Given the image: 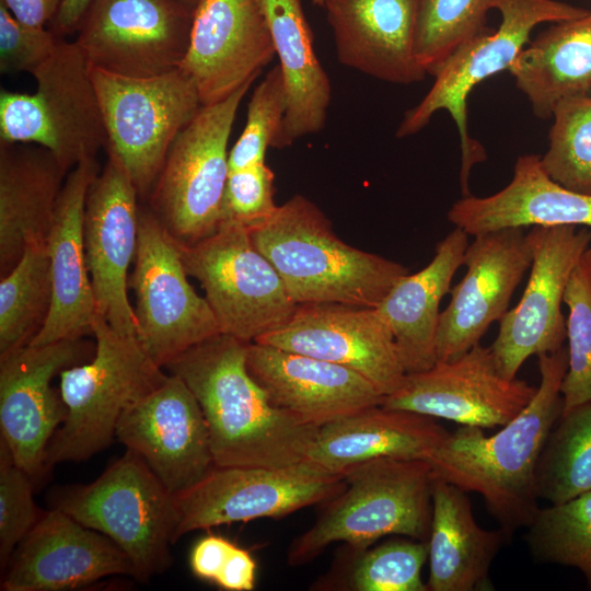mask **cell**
<instances>
[{"mask_svg":"<svg viewBox=\"0 0 591 591\" xmlns=\"http://www.w3.org/2000/svg\"><path fill=\"white\" fill-rule=\"evenodd\" d=\"M286 111V91L279 66L273 67L252 93L246 124L229 151V172L265 162Z\"/></svg>","mask_w":591,"mask_h":591,"instance_id":"cell-41","label":"cell"},{"mask_svg":"<svg viewBox=\"0 0 591 591\" xmlns=\"http://www.w3.org/2000/svg\"><path fill=\"white\" fill-rule=\"evenodd\" d=\"M40 518L34 502L31 476L13 460L0 439V563L7 567L18 545Z\"/></svg>","mask_w":591,"mask_h":591,"instance_id":"cell-42","label":"cell"},{"mask_svg":"<svg viewBox=\"0 0 591 591\" xmlns=\"http://www.w3.org/2000/svg\"><path fill=\"white\" fill-rule=\"evenodd\" d=\"M129 286L137 338L164 368L189 348L221 334L205 297L189 283L179 245L149 208L140 207L139 237Z\"/></svg>","mask_w":591,"mask_h":591,"instance_id":"cell-12","label":"cell"},{"mask_svg":"<svg viewBox=\"0 0 591 591\" xmlns=\"http://www.w3.org/2000/svg\"><path fill=\"white\" fill-rule=\"evenodd\" d=\"M536 387L503 376L491 348L478 344L454 359L406 373L402 385L384 396L381 405L485 429L502 427L513 419Z\"/></svg>","mask_w":591,"mask_h":591,"instance_id":"cell-16","label":"cell"},{"mask_svg":"<svg viewBox=\"0 0 591 591\" xmlns=\"http://www.w3.org/2000/svg\"><path fill=\"white\" fill-rule=\"evenodd\" d=\"M115 438L140 455L174 496L215 466L200 405L185 382L171 373L125 408Z\"/></svg>","mask_w":591,"mask_h":591,"instance_id":"cell-18","label":"cell"},{"mask_svg":"<svg viewBox=\"0 0 591 591\" xmlns=\"http://www.w3.org/2000/svg\"><path fill=\"white\" fill-rule=\"evenodd\" d=\"M58 35L45 26L20 22L0 3V71L33 74L55 51Z\"/></svg>","mask_w":591,"mask_h":591,"instance_id":"cell-44","label":"cell"},{"mask_svg":"<svg viewBox=\"0 0 591 591\" xmlns=\"http://www.w3.org/2000/svg\"><path fill=\"white\" fill-rule=\"evenodd\" d=\"M428 544L415 538L393 540L361 551L350 570L347 589L354 591H428L421 570Z\"/></svg>","mask_w":591,"mask_h":591,"instance_id":"cell-40","label":"cell"},{"mask_svg":"<svg viewBox=\"0 0 591 591\" xmlns=\"http://www.w3.org/2000/svg\"><path fill=\"white\" fill-rule=\"evenodd\" d=\"M256 343L349 368L384 396L394 393L406 376L393 334L376 308L298 304L282 326Z\"/></svg>","mask_w":591,"mask_h":591,"instance_id":"cell-20","label":"cell"},{"mask_svg":"<svg viewBox=\"0 0 591 591\" xmlns=\"http://www.w3.org/2000/svg\"><path fill=\"white\" fill-rule=\"evenodd\" d=\"M552 118L542 167L561 186L591 195V95L560 101Z\"/></svg>","mask_w":591,"mask_h":591,"instance_id":"cell-38","label":"cell"},{"mask_svg":"<svg viewBox=\"0 0 591 591\" xmlns=\"http://www.w3.org/2000/svg\"><path fill=\"white\" fill-rule=\"evenodd\" d=\"M344 479L345 489L291 543L289 565L308 564L336 542L361 552L387 535L428 541L433 477L426 460L379 457L349 468Z\"/></svg>","mask_w":591,"mask_h":591,"instance_id":"cell-4","label":"cell"},{"mask_svg":"<svg viewBox=\"0 0 591 591\" xmlns=\"http://www.w3.org/2000/svg\"><path fill=\"white\" fill-rule=\"evenodd\" d=\"M112 150L140 198H149L171 144L202 107L192 79L179 68L154 77H124L92 68Z\"/></svg>","mask_w":591,"mask_h":591,"instance_id":"cell-10","label":"cell"},{"mask_svg":"<svg viewBox=\"0 0 591 591\" xmlns=\"http://www.w3.org/2000/svg\"><path fill=\"white\" fill-rule=\"evenodd\" d=\"M490 0H417L415 55L436 76L464 45L489 32Z\"/></svg>","mask_w":591,"mask_h":591,"instance_id":"cell-36","label":"cell"},{"mask_svg":"<svg viewBox=\"0 0 591 591\" xmlns=\"http://www.w3.org/2000/svg\"><path fill=\"white\" fill-rule=\"evenodd\" d=\"M255 572L256 563L251 553L235 545L215 583L229 591H251Z\"/></svg>","mask_w":591,"mask_h":591,"instance_id":"cell-46","label":"cell"},{"mask_svg":"<svg viewBox=\"0 0 591 591\" xmlns=\"http://www.w3.org/2000/svg\"><path fill=\"white\" fill-rule=\"evenodd\" d=\"M297 304L343 303L376 308L409 269L340 240L310 199L291 197L248 229Z\"/></svg>","mask_w":591,"mask_h":591,"instance_id":"cell-3","label":"cell"},{"mask_svg":"<svg viewBox=\"0 0 591 591\" xmlns=\"http://www.w3.org/2000/svg\"><path fill=\"white\" fill-rule=\"evenodd\" d=\"M65 0H0L20 22L32 26L51 24Z\"/></svg>","mask_w":591,"mask_h":591,"instance_id":"cell-47","label":"cell"},{"mask_svg":"<svg viewBox=\"0 0 591 591\" xmlns=\"http://www.w3.org/2000/svg\"><path fill=\"white\" fill-rule=\"evenodd\" d=\"M286 91V111L273 148L320 132L332 101L331 80L317 59L300 0H259Z\"/></svg>","mask_w":591,"mask_h":591,"instance_id":"cell-32","label":"cell"},{"mask_svg":"<svg viewBox=\"0 0 591 591\" xmlns=\"http://www.w3.org/2000/svg\"><path fill=\"white\" fill-rule=\"evenodd\" d=\"M448 220L471 236L535 225L591 229V195L552 179L541 165V155L522 154L506 187L486 197L463 196L448 211Z\"/></svg>","mask_w":591,"mask_h":591,"instance_id":"cell-27","label":"cell"},{"mask_svg":"<svg viewBox=\"0 0 591 591\" xmlns=\"http://www.w3.org/2000/svg\"><path fill=\"white\" fill-rule=\"evenodd\" d=\"M345 487L343 475L309 461L279 467L215 465L174 496L179 512L175 540L222 524L286 517L326 502Z\"/></svg>","mask_w":591,"mask_h":591,"instance_id":"cell-13","label":"cell"},{"mask_svg":"<svg viewBox=\"0 0 591 591\" xmlns=\"http://www.w3.org/2000/svg\"><path fill=\"white\" fill-rule=\"evenodd\" d=\"M246 367L274 406L315 427L381 405L384 397L349 368L267 344L248 343Z\"/></svg>","mask_w":591,"mask_h":591,"instance_id":"cell-24","label":"cell"},{"mask_svg":"<svg viewBox=\"0 0 591 591\" xmlns=\"http://www.w3.org/2000/svg\"><path fill=\"white\" fill-rule=\"evenodd\" d=\"M106 151V163L92 181L85 200L86 263L96 314L118 333L137 337L127 288L138 246L140 197L119 158Z\"/></svg>","mask_w":591,"mask_h":591,"instance_id":"cell-17","label":"cell"},{"mask_svg":"<svg viewBox=\"0 0 591 591\" xmlns=\"http://www.w3.org/2000/svg\"><path fill=\"white\" fill-rule=\"evenodd\" d=\"M115 575L135 578L128 556L111 538L55 507L13 552L1 590H73Z\"/></svg>","mask_w":591,"mask_h":591,"instance_id":"cell-23","label":"cell"},{"mask_svg":"<svg viewBox=\"0 0 591 591\" xmlns=\"http://www.w3.org/2000/svg\"><path fill=\"white\" fill-rule=\"evenodd\" d=\"M68 173L47 149L0 142V269L9 273L30 245L47 242Z\"/></svg>","mask_w":591,"mask_h":591,"instance_id":"cell-29","label":"cell"},{"mask_svg":"<svg viewBox=\"0 0 591 591\" xmlns=\"http://www.w3.org/2000/svg\"><path fill=\"white\" fill-rule=\"evenodd\" d=\"M184 4L190 8L193 11L200 0H181Z\"/></svg>","mask_w":591,"mask_h":591,"instance_id":"cell-49","label":"cell"},{"mask_svg":"<svg viewBox=\"0 0 591 591\" xmlns=\"http://www.w3.org/2000/svg\"><path fill=\"white\" fill-rule=\"evenodd\" d=\"M526 530L536 561L578 569L591 591V491L540 508Z\"/></svg>","mask_w":591,"mask_h":591,"instance_id":"cell-37","label":"cell"},{"mask_svg":"<svg viewBox=\"0 0 591 591\" xmlns=\"http://www.w3.org/2000/svg\"><path fill=\"white\" fill-rule=\"evenodd\" d=\"M468 236L454 227L437 243L431 262L402 277L376 306L393 334L406 373L425 371L437 362L440 302L464 263Z\"/></svg>","mask_w":591,"mask_h":591,"instance_id":"cell-31","label":"cell"},{"mask_svg":"<svg viewBox=\"0 0 591 591\" xmlns=\"http://www.w3.org/2000/svg\"><path fill=\"white\" fill-rule=\"evenodd\" d=\"M99 172L95 159L84 161L68 173L62 185L47 237L51 306L31 346L92 334L96 303L85 255L84 210L89 187Z\"/></svg>","mask_w":591,"mask_h":591,"instance_id":"cell-25","label":"cell"},{"mask_svg":"<svg viewBox=\"0 0 591 591\" xmlns=\"http://www.w3.org/2000/svg\"><path fill=\"white\" fill-rule=\"evenodd\" d=\"M192 22L181 0H91L74 42L92 68L154 77L179 68Z\"/></svg>","mask_w":591,"mask_h":591,"instance_id":"cell-14","label":"cell"},{"mask_svg":"<svg viewBox=\"0 0 591 591\" xmlns=\"http://www.w3.org/2000/svg\"><path fill=\"white\" fill-rule=\"evenodd\" d=\"M538 357L540 384L529 404L496 433L461 426L426 460L432 476L484 499L507 537L528 528L538 509L535 468L564 409L566 346Z\"/></svg>","mask_w":591,"mask_h":591,"instance_id":"cell-1","label":"cell"},{"mask_svg":"<svg viewBox=\"0 0 591 591\" xmlns=\"http://www.w3.org/2000/svg\"><path fill=\"white\" fill-rule=\"evenodd\" d=\"M248 343L216 335L164 368L202 410L216 466L279 467L303 462L318 428L274 406L246 367Z\"/></svg>","mask_w":591,"mask_h":591,"instance_id":"cell-2","label":"cell"},{"mask_svg":"<svg viewBox=\"0 0 591 591\" xmlns=\"http://www.w3.org/2000/svg\"><path fill=\"white\" fill-rule=\"evenodd\" d=\"M528 236L532 263L526 287L518 304L499 321L490 346L498 371L508 379L517 378L531 356L564 346L566 320L561 304L570 275L590 247L591 229L535 225Z\"/></svg>","mask_w":591,"mask_h":591,"instance_id":"cell-15","label":"cell"},{"mask_svg":"<svg viewBox=\"0 0 591 591\" xmlns=\"http://www.w3.org/2000/svg\"><path fill=\"white\" fill-rule=\"evenodd\" d=\"M234 546V543L220 535L208 534L199 538L189 555L193 573L215 583Z\"/></svg>","mask_w":591,"mask_h":591,"instance_id":"cell-45","label":"cell"},{"mask_svg":"<svg viewBox=\"0 0 591 591\" xmlns=\"http://www.w3.org/2000/svg\"><path fill=\"white\" fill-rule=\"evenodd\" d=\"M47 242L30 245L0 281V357L31 343L50 311Z\"/></svg>","mask_w":591,"mask_h":591,"instance_id":"cell-34","label":"cell"},{"mask_svg":"<svg viewBox=\"0 0 591 591\" xmlns=\"http://www.w3.org/2000/svg\"><path fill=\"white\" fill-rule=\"evenodd\" d=\"M90 2L91 0H65L59 13L50 24V30L58 36L76 32Z\"/></svg>","mask_w":591,"mask_h":591,"instance_id":"cell-48","label":"cell"},{"mask_svg":"<svg viewBox=\"0 0 591 591\" xmlns=\"http://www.w3.org/2000/svg\"><path fill=\"white\" fill-rule=\"evenodd\" d=\"M417 0H325L337 59L344 66L394 84L426 77L415 55Z\"/></svg>","mask_w":591,"mask_h":591,"instance_id":"cell-26","label":"cell"},{"mask_svg":"<svg viewBox=\"0 0 591 591\" xmlns=\"http://www.w3.org/2000/svg\"><path fill=\"white\" fill-rule=\"evenodd\" d=\"M274 172L265 162L230 171L223 196L222 221H237L251 229L269 219L278 208L274 201Z\"/></svg>","mask_w":591,"mask_h":591,"instance_id":"cell-43","label":"cell"},{"mask_svg":"<svg viewBox=\"0 0 591 591\" xmlns=\"http://www.w3.org/2000/svg\"><path fill=\"white\" fill-rule=\"evenodd\" d=\"M32 76L31 94L1 89L0 142L40 146L67 173L95 159L107 136L92 67L76 42L60 38Z\"/></svg>","mask_w":591,"mask_h":591,"instance_id":"cell-6","label":"cell"},{"mask_svg":"<svg viewBox=\"0 0 591 591\" xmlns=\"http://www.w3.org/2000/svg\"><path fill=\"white\" fill-rule=\"evenodd\" d=\"M313 4L323 7L325 0H311Z\"/></svg>","mask_w":591,"mask_h":591,"instance_id":"cell-50","label":"cell"},{"mask_svg":"<svg viewBox=\"0 0 591 591\" xmlns=\"http://www.w3.org/2000/svg\"><path fill=\"white\" fill-rule=\"evenodd\" d=\"M591 491V401L561 414L535 468L538 499L561 503Z\"/></svg>","mask_w":591,"mask_h":591,"instance_id":"cell-35","label":"cell"},{"mask_svg":"<svg viewBox=\"0 0 591 591\" xmlns=\"http://www.w3.org/2000/svg\"><path fill=\"white\" fill-rule=\"evenodd\" d=\"M251 85L202 105L170 147L148 199L150 209L178 244H195L221 224L229 175L228 142Z\"/></svg>","mask_w":591,"mask_h":591,"instance_id":"cell-9","label":"cell"},{"mask_svg":"<svg viewBox=\"0 0 591 591\" xmlns=\"http://www.w3.org/2000/svg\"><path fill=\"white\" fill-rule=\"evenodd\" d=\"M92 334V359L59 373L67 413L48 445L45 468L85 461L108 447L125 408L167 376L136 336L118 333L101 315Z\"/></svg>","mask_w":591,"mask_h":591,"instance_id":"cell-5","label":"cell"},{"mask_svg":"<svg viewBox=\"0 0 591 591\" xmlns=\"http://www.w3.org/2000/svg\"><path fill=\"white\" fill-rule=\"evenodd\" d=\"M431 497L428 591L494 590L490 568L508 538L503 531L483 529L467 491L453 484L433 477Z\"/></svg>","mask_w":591,"mask_h":591,"instance_id":"cell-30","label":"cell"},{"mask_svg":"<svg viewBox=\"0 0 591 591\" xmlns=\"http://www.w3.org/2000/svg\"><path fill=\"white\" fill-rule=\"evenodd\" d=\"M463 265L464 277L451 289L440 313L437 361L454 359L480 344L488 327L500 321L532 263L524 228H508L473 236Z\"/></svg>","mask_w":591,"mask_h":591,"instance_id":"cell-21","label":"cell"},{"mask_svg":"<svg viewBox=\"0 0 591 591\" xmlns=\"http://www.w3.org/2000/svg\"><path fill=\"white\" fill-rule=\"evenodd\" d=\"M56 508L111 538L130 559L135 579L144 581L172 564L179 524L175 497L131 450L94 482L66 490Z\"/></svg>","mask_w":591,"mask_h":591,"instance_id":"cell-7","label":"cell"},{"mask_svg":"<svg viewBox=\"0 0 591 591\" xmlns=\"http://www.w3.org/2000/svg\"><path fill=\"white\" fill-rule=\"evenodd\" d=\"M449 433L431 417L376 405L321 426L305 461L344 476L379 457L427 460Z\"/></svg>","mask_w":591,"mask_h":591,"instance_id":"cell-28","label":"cell"},{"mask_svg":"<svg viewBox=\"0 0 591 591\" xmlns=\"http://www.w3.org/2000/svg\"><path fill=\"white\" fill-rule=\"evenodd\" d=\"M274 57L259 0H200L179 69L194 82L202 105H209L253 83Z\"/></svg>","mask_w":591,"mask_h":591,"instance_id":"cell-22","label":"cell"},{"mask_svg":"<svg viewBox=\"0 0 591 591\" xmlns=\"http://www.w3.org/2000/svg\"><path fill=\"white\" fill-rule=\"evenodd\" d=\"M490 5L501 14L499 27L464 45L442 66L428 93L406 111L396 131L397 138L412 136L427 126L434 113L447 111L461 140L463 196L471 195L472 167L486 159L485 149L467 130V100L473 89L498 72L509 71L536 25L572 20L589 12L557 0H490Z\"/></svg>","mask_w":591,"mask_h":591,"instance_id":"cell-8","label":"cell"},{"mask_svg":"<svg viewBox=\"0 0 591 591\" xmlns=\"http://www.w3.org/2000/svg\"><path fill=\"white\" fill-rule=\"evenodd\" d=\"M564 304L568 367L561 383L563 413L591 401V247L570 275Z\"/></svg>","mask_w":591,"mask_h":591,"instance_id":"cell-39","label":"cell"},{"mask_svg":"<svg viewBox=\"0 0 591 591\" xmlns=\"http://www.w3.org/2000/svg\"><path fill=\"white\" fill-rule=\"evenodd\" d=\"M178 245L186 270L200 282L222 334L256 341L293 314L298 304L244 224L224 220L206 239Z\"/></svg>","mask_w":591,"mask_h":591,"instance_id":"cell-11","label":"cell"},{"mask_svg":"<svg viewBox=\"0 0 591 591\" xmlns=\"http://www.w3.org/2000/svg\"><path fill=\"white\" fill-rule=\"evenodd\" d=\"M86 354L77 338L26 345L0 357V439L31 477L45 468L48 445L67 413L51 381Z\"/></svg>","mask_w":591,"mask_h":591,"instance_id":"cell-19","label":"cell"},{"mask_svg":"<svg viewBox=\"0 0 591 591\" xmlns=\"http://www.w3.org/2000/svg\"><path fill=\"white\" fill-rule=\"evenodd\" d=\"M509 72L537 118L563 100L591 95V11L553 23L524 47Z\"/></svg>","mask_w":591,"mask_h":591,"instance_id":"cell-33","label":"cell"}]
</instances>
